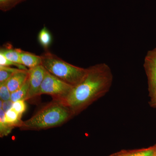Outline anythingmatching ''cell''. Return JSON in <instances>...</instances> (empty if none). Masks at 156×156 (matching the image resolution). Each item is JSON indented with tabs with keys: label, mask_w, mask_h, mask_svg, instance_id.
Instances as JSON below:
<instances>
[{
	"label": "cell",
	"mask_w": 156,
	"mask_h": 156,
	"mask_svg": "<svg viewBox=\"0 0 156 156\" xmlns=\"http://www.w3.org/2000/svg\"><path fill=\"white\" fill-rule=\"evenodd\" d=\"M28 78V69H19L11 76L6 82V84L10 92L12 93L22 87Z\"/></svg>",
	"instance_id": "cell-6"
},
{
	"label": "cell",
	"mask_w": 156,
	"mask_h": 156,
	"mask_svg": "<svg viewBox=\"0 0 156 156\" xmlns=\"http://www.w3.org/2000/svg\"><path fill=\"white\" fill-rule=\"evenodd\" d=\"M20 61L21 64L28 69L42 65L41 56L22 50L20 53Z\"/></svg>",
	"instance_id": "cell-7"
},
{
	"label": "cell",
	"mask_w": 156,
	"mask_h": 156,
	"mask_svg": "<svg viewBox=\"0 0 156 156\" xmlns=\"http://www.w3.org/2000/svg\"><path fill=\"white\" fill-rule=\"evenodd\" d=\"M113 75L110 67L100 63L87 68L86 76L62 103L68 107L74 115H79L91 104L106 95L110 89Z\"/></svg>",
	"instance_id": "cell-1"
},
{
	"label": "cell",
	"mask_w": 156,
	"mask_h": 156,
	"mask_svg": "<svg viewBox=\"0 0 156 156\" xmlns=\"http://www.w3.org/2000/svg\"><path fill=\"white\" fill-rule=\"evenodd\" d=\"M21 49L14 48L12 47H5L1 48L0 53H2L9 60L18 64H21L20 61Z\"/></svg>",
	"instance_id": "cell-10"
},
{
	"label": "cell",
	"mask_w": 156,
	"mask_h": 156,
	"mask_svg": "<svg viewBox=\"0 0 156 156\" xmlns=\"http://www.w3.org/2000/svg\"><path fill=\"white\" fill-rule=\"evenodd\" d=\"M38 41L40 44L45 50H48V48L52 44V36L50 31L45 27L39 32Z\"/></svg>",
	"instance_id": "cell-12"
},
{
	"label": "cell",
	"mask_w": 156,
	"mask_h": 156,
	"mask_svg": "<svg viewBox=\"0 0 156 156\" xmlns=\"http://www.w3.org/2000/svg\"><path fill=\"white\" fill-rule=\"evenodd\" d=\"M13 127L9 126L5 121V112L2 109L0 108V136L1 137L9 135Z\"/></svg>",
	"instance_id": "cell-15"
},
{
	"label": "cell",
	"mask_w": 156,
	"mask_h": 156,
	"mask_svg": "<svg viewBox=\"0 0 156 156\" xmlns=\"http://www.w3.org/2000/svg\"><path fill=\"white\" fill-rule=\"evenodd\" d=\"M25 101L24 100H19L13 102L12 108L22 115L27 109V105Z\"/></svg>",
	"instance_id": "cell-19"
},
{
	"label": "cell",
	"mask_w": 156,
	"mask_h": 156,
	"mask_svg": "<svg viewBox=\"0 0 156 156\" xmlns=\"http://www.w3.org/2000/svg\"><path fill=\"white\" fill-rule=\"evenodd\" d=\"M41 56L42 65L48 72L73 87L80 83L87 74V68L70 64L48 50Z\"/></svg>",
	"instance_id": "cell-3"
},
{
	"label": "cell",
	"mask_w": 156,
	"mask_h": 156,
	"mask_svg": "<svg viewBox=\"0 0 156 156\" xmlns=\"http://www.w3.org/2000/svg\"><path fill=\"white\" fill-rule=\"evenodd\" d=\"M144 60L156 66V48L148 51Z\"/></svg>",
	"instance_id": "cell-20"
},
{
	"label": "cell",
	"mask_w": 156,
	"mask_h": 156,
	"mask_svg": "<svg viewBox=\"0 0 156 156\" xmlns=\"http://www.w3.org/2000/svg\"><path fill=\"white\" fill-rule=\"evenodd\" d=\"M11 92L6 83L0 84V99L3 101L11 100Z\"/></svg>",
	"instance_id": "cell-18"
},
{
	"label": "cell",
	"mask_w": 156,
	"mask_h": 156,
	"mask_svg": "<svg viewBox=\"0 0 156 156\" xmlns=\"http://www.w3.org/2000/svg\"><path fill=\"white\" fill-rule=\"evenodd\" d=\"M19 69L11 66H0V84L6 83L11 76Z\"/></svg>",
	"instance_id": "cell-14"
},
{
	"label": "cell",
	"mask_w": 156,
	"mask_h": 156,
	"mask_svg": "<svg viewBox=\"0 0 156 156\" xmlns=\"http://www.w3.org/2000/svg\"><path fill=\"white\" fill-rule=\"evenodd\" d=\"M22 116V115L11 108L5 113V121L8 125L14 128H19L23 122L21 120Z\"/></svg>",
	"instance_id": "cell-11"
},
{
	"label": "cell",
	"mask_w": 156,
	"mask_h": 156,
	"mask_svg": "<svg viewBox=\"0 0 156 156\" xmlns=\"http://www.w3.org/2000/svg\"><path fill=\"white\" fill-rule=\"evenodd\" d=\"M74 116L66 105L53 100L32 117L23 121L19 128L22 131H40L55 128L63 125Z\"/></svg>",
	"instance_id": "cell-2"
},
{
	"label": "cell",
	"mask_w": 156,
	"mask_h": 156,
	"mask_svg": "<svg viewBox=\"0 0 156 156\" xmlns=\"http://www.w3.org/2000/svg\"><path fill=\"white\" fill-rule=\"evenodd\" d=\"M155 145L147 148L132 151H122L111 156H154Z\"/></svg>",
	"instance_id": "cell-9"
},
{
	"label": "cell",
	"mask_w": 156,
	"mask_h": 156,
	"mask_svg": "<svg viewBox=\"0 0 156 156\" xmlns=\"http://www.w3.org/2000/svg\"><path fill=\"white\" fill-rule=\"evenodd\" d=\"M13 104V102L11 100L3 101L2 105V108H0L2 109L3 110L5 113L6 112L12 108Z\"/></svg>",
	"instance_id": "cell-21"
},
{
	"label": "cell",
	"mask_w": 156,
	"mask_h": 156,
	"mask_svg": "<svg viewBox=\"0 0 156 156\" xmlns=\"http://www.w3.org/2000/svg\"><path fill=\"white\" fill-rule=\"evenodd\" d=\"M47 71L39 92V96L43 94L50 95L53 100L63 102L68 97L73 88Z\"/></svg>",
	"instance_id": "cell-4"
},
{
	"label": "cell",
	"mask_w": 156,
	"mask_h": 156,
	"mask_svg": "<svg viewBox=\"0 0 156 156\" xmlns=\"http://www.w3.org/2000/svg\"><path fill=\"white\" fill-rule=\"evenodd\" d=\"M154 156H156V145H155Z\"/></svg>",
	"instance_id": "cell-24"
},
{
	"label": "cell",
	"mask_w": 156,
	"mask_h": 156,
	"mask_svg": "<svg viewBox=\"0 0 156 156\" xmlns=\"http://www.w3.org/2000/svg\"><path fill=\"white\" fill-rule=\"evenodd\" d=\"M149 104L152 107L156 108V97L151 98Z\"/></svg>",
	"instance_id": "cell-22"
},
{
	"label": "cell",
	"mask_w": 156,
	"mask_h": 156,
	"mask_svg": "<svg viewBox=\"0 0 156 156\" xmlns=\"http://www.w3.org/2000/svg\"><path fill=\"white\" fill-rule=\"evenodd\" d=\"M16 66L17 68L21 69H28L27 68L21 64H18L14 63L6 58L5 56H4L2 53H0V66Z\"/></svg>",
	"instance_id": "cell-16"
},
{
	"label": "cell",
	"mask_w": 156,
	"mask_h": 156,
	"mask_svg": "<svg viewBox=\"0 0 156 156\" xmlns=\"http://www.w3.org/2000/svg\"><path fill=\"white\" fill-rule=\"evenodd\" d=\"M23 1V0H0V8L2 11H8Z\"/></svg>",
	"instance_id": "cell-17"
},
{
	"label": "cell",
	"mask_w": 156,
	"mask_h": 156,
	"mask_svg": "<svg viewBox=\"0 0 156 156\" xmlns=\"http://www.w3.org/2000/svg\"><path fill=\"white\" fill-rule=\"evenodd\" d=\"M144 67L147 78L150 95L156 91V66L144 60Z\"/></svg>",
	"instance_id": "cell-8"
},
{
	"label": "cell",
	"mask_w": 156,
	"mask_h": 156,
	"mask_svg": "<svg viewBox=\"0 0 156 156\" xmlns=\"http://www.w3.org/2000/svg\"><path fill=\"white\" fill-rule=\"evenodd\" d=\"M28 70L29 90L27 101L39 96L40 89L47 73L42 65Z\"/></svg>",
	"instance_id": "cell-5"
},
{
	"label": "cell",
	"mask_w": 156,
	"mask_h": 156,
	"mask_svg": "<svg viewBox=\"0 0 156 156\" xmlns=\"http://www.w3.org/2000/svg\"><path fill=\"white\" fill-rule=\"evenodd\" d=\"M150 97L151 98H153L156 97V91H155V92H154L153 93H152V94H151V95H149Z\"/></svg>",
	"instance_id": "cell-23"
},
{
	"label": "cell",
	"mask_w": 156,
	"mask_h": 156,
	"mask_svg": "<svg viewBox=\"0 0 156 156\" xmlns=\"http://www.w3.org/2000/svg\"><path fill=\"white\" fill-rule=\"evenodd\" d=\"M29 90V78L22 87L11 94V100L13 102L19 100L26 101L28 96Z\"/></svg>",
	"instance_id": "cell-13"
}]
</instances>
